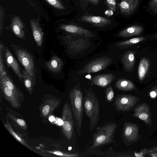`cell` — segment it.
Segmentation results:
<instances>
[{
    "label": "cell",
    "mask_w": 157,
    "mask_h": 157,
    "mask_svg": "<svg viewBox=\"0 0 157 157\" xmlns=\"http://www.w3.org/2000/svg\"><path fill=\"white\" fill-rule=\"evenodd\" d=\"M60 28L62 29L73 34L82 35L89 37L94 36L90 31L73 25H62Z\"/></svg>",
    "instance_id": "14"
},
{
    "label": "cell",
    "mask_w": 157,
    "mask_h": 157,
    "mask_svg": "<svg viewBox=\"0 0 157 157\" xmlns=\"http://www.w3.org/2000/svg\"><path fill=\"white\" fill-rule=\"evenodd\" d=\"M0 35H1L3 29V20L4 17V11L3 8L0 6Z\"/></svg>",
    "instance_id": "37"
},
{
    "label": "cell",
    "mask_w": 157,
    "mask_h": 157,
    "mask_svg": "<svg viewBox=\"0 0 157 157\" xmlns=\"http://www.w3.org/2000/svg\"><path fill=\"white\" fill-rule=\"evenodd\" d=\"M112 62V59L103 56L92 61L78 71L79 75L96 73L102 70L109 66Z\"/></svg>",
    "instance_id": "7"
},
{
    "label": "cell",
    "mask_w": 157,
    "mask_h": 157,
    "mask_svg": "<svg viewBox=\"0 0 157 157\" xmlns=\"http://www.w3.org/2000/svg\"><path fill=\"white\" fill-rule=\"evenodd\" d=\"M154 37L155 38H157V34L155 35Z\"/></svg>",
    "instance_id": "41"
},
{
    "label": "cell",
    "mask_w": 157,
    "mask_h": 157,
    "mask_svg": "<svg viewBox=\"0 0 157 157\" xmlns=\"http://www.w3.org/2000/svg\"><path fill=\"white\" fill-rule=\"evenodd\" d=\"M46 151L58 156L66 157H75L78 156V154L77 153H68L59 151Z\"/></svg>",
    "instance_id": "30"
},
{
    "label": "cell",
    "mask_w": 157,
    "mask_h": 157,
    "mask_svg": "<svg viewBox=\"0 0 157 157\" xmlns=\"http://www.w3.org/2000/svg\"><path fill=\"white\" fill-rule=\"evenodd\" d=\"M30 24L34 40L37 45L40 47L42 44L44 33L37 21L31 19Z\"/></svg>",
    "instance_id": "18"
},
{
    "label": "cell",
    "mask_w": 157,
    "mask_h": 157,
    "mask_svg": "<svg viewBox=\"0 0 157 157\" xmlns=\"http://www.w3.org/2000/svg\"><path fill=\"white\" fill-rule=\"evenodd\" d=\"M115 78L112 74H103L96 76L92 79V82L94 85L104 87L109 85Z\"/></svg>",
    "instance_id": "20"
},
{
    "label": "cell",
    "mask_w": 157,
    "mask_h": 157,
    "mask_svg": "<svg viewBox=\"0 0 157 157\" xmlns=\"http://www.w3.org/2000/svg\"><path fill=\"white\" fill-rule=\"evenodd\" d=\"M147 154L150 155L151 157H157V146L147 149Z\"/></svg>",
    "instance_id": "35"
},
{
    "label": "cell",
    "mask_w": 157,
    "mask_h": 157,
    "mask_svg": "<svg viewBox=\"0 0 157 157\" xmlns=\"http://www.w3.org/2000/svg\"><path fill=\"white\" fill-rule=\"evenodd\" d=\"M83 93L81 90L76 88L72 89L68 95L76 131L79 137L81 134L83 116Z\"/></svg>",
    "instance_id": "2"
},
{
    "label": "cell",
    "mask_w": 157,
    "mask_h": 157,
    "mask_svg": "<svg viewBox=\"0 0 157 157\" xmlns=\"http://www.w3.org/2000/svg\"><path fill=\"white\" fill-rule=\"evenodd\" d=\"M6 117L7 119L9 120L11 124L14 126L18 127L24 130L27 129V126L26 122L22 118L16 116L10 112L7 113Z\"/></svg>",
    "instance_id": "25"
},
{
    "label": "cell",
    "mask_w": 157,
    "mask_h": 157,
    "mask_svg": "<svg viewBox=\"0 0 157 157\" xmlns=\"http://www.w3.org/2000/svg\"><path fill=\"white\" fill-rule=\"evenodd\" d=\"M144 30L143 27L138 25H133L126 28L121 31L118 36L122 37H127L140 35Z\"/></svg>",
    "instance_id": "21"
},
{
    "label": "cell",
    "mask_w": 157,
    "mask_h": 157,
    "mask_svg": "<svg viewBox=\"0 0 157 157\" xmlns=\"http://www.w3.org/2000/svg\"><path fill=\"white\" fill-rule=\"evenodd\" d=\"M139 0H121L118 4L121 12L124 15L132 13L137 8Z\"/></svg>",
    "instance_id": "17"
},
{
    "label": "cell",
    "mask_w": 157,
    "mask_h": 157,
    "mask_svg": "<svg viewBox=\"0 0 157 157\" xmlns=\"http://www.w3.org/2000/svg\"><path fill=\"white\" fill-rule=\"evenodd\" d=\"M63 121L62 128V132L67 139L71 140L74 132V118L71 107L68 101H66L63 107L62 113Z\"/></svg>",
    "instance_id": "6"
},
{
    "label": "cell",
    "mask_w": 157,
    "mask_h": 157,
    "mask_svg": "<svg viewBox=\"0 0 157 157\" xmlns=\"http://www.w3.org/2000/svg\"><path fill=\"white\" fill-rule=\"evenodd\" d=\"M132 115L144 121L147 125L151 127L152 124L151 112L149 106L146 103H144L134 110Z\"/></svg>",
    "instance_id": "11"
},
{
    "label": "cell",
    "mask_w": 157,
    "mask_h": 157,
    "mask_svg": "<svg viewBox=\"0 0 157 157\" xmlns=\"http://www.w3.org/2000/svg\"><path fill=\"white\" fill-rule=\"evenodd\" d=\"M11 27L12 32L17 37L22 39H25L24 25L18 17L15 16L13 18L11 22Z\"/></svg>",
    "instance_id": "19"
},
{
    "label": "cell",
    "mask_w": 157,
    "mask_h": 157,
    "mask_svg": "<svg viewBox=\"0 0 157 157\" xmlns=\"http://www.w3.org/2000/svg\"><path fill=\"white\" fill-rule=\"evenodd\" d=\"M63 63L62 60L59 57L54 55L49 61L45 63V65L50 71L58 73L61 70Z\"/></svg>",
    "instance_id": "23"
},
{
    "label": "cell",
    "mask_w": 157,
    "mask_h": 157,
    "mask_svg": "<svg viewBox=\"0 0 157 157\" xmlns=\"http://www.w3.org/2000/svg\"><path fill=\"white\" fill-rule=\"evenodd\" d=\"M5 54L7 65L12 68L21 82H22L23 75L21 71L19 64L10 51L6 47L5 49Z\"/></svg>",
    "instance_id": "13"
},
{
    "label": "cell",
    "mask_w": 157,
    "mask_h": 157,
    "mask_svg": "<svg viewBox=\"0 0 157 157\" xmlns=\"http://www.w3.org/2000/svg\"><path fill=\"white\" fill-rule=\"evenodd\" d=\"M115 86L117 89L124 91L132 90L136 89L135 86L132 82L125 79L117 80L115 83Z\"/></svg>",
    "instance_id": "27"
},
{
    "label": "cell",
    "mask_w": 157,
    "mask_h": 157,
    "mask_svg": "<svg viewBox=\"0 0 157 157\" xmlns=\"http://www.w3.org/2000/svg\"><path fill=\"white\" fill-rule=\"evenodd\" d=\"M117 124L109 122L97 127L93 134L92 144L90 149L115 143L114 140Z\"/></svg>",
    "instance_id": "3"
},
{
    "label": "cell",
    "mask_w": 157,
    "mask_h": 157,
    "mask_svg": "<svg viewBox=\"0 0 157 157\" xmlns=\"http://www.w3.org/2000/svg\"><path fill=\"white\" fill-rule=\"evenodd\" d=\"M83 106L86 116L89 121V130L91 132L97 126L99 120V101L94 93L90 90L85 92Z\"/></svg>",
    "instance_id": "1"
},
{
    "label": "cell",
    "mask_w": 157,
    "mask_h": 157,
    "mask_svg": "<svg viewBox=\"0 0 157 157\" xmlns=\"http://www.w3.org/2000/svg\"><path fill=\"white\" fill-rule=\"evenodd\" d=\"M0 87L5 98L10 104L12 107L15 109H20L24 99L9 88L1 80Z\"/></svg>",
    "instance_id": "9"
},
{
    "label": "cell",
    "mask_w": 157,
    "mask_h": 157,
    "mask_svg": "<svg viewBox=\"0 0 157 157\" xmlns=\"http://www.w3.org/2000/svg\"><path fill=\"white\" fill-rule=\"evenodd\" d=\"M60 103V99L55 97L45 100L40 105L39 108L41 117L44 118H48L58 108Z\"/></svg>",
    "instance_id": "10"
},
{
    "label": "cell",
    "mask_w": 157,
    "mask_h": 157,
    "mask_svg": "<svg viewBox=\"0 0 157 157\" xmlns=\"http://www.w3.org/2000/svg\"><path fill=\"white\" fill-rule=\"evenodd\" d=\"M94 5H97L99 2V0H85Z\"/></svg>",
    "instance_id": "40"
},
{
    "label": "cell",
    "mask_w": 157,
    "mask_h": 157,
    "mask_svg": "<svg viewBox=\"0 0 157 157\" xmlns=\"http://www.w3.org/2000/svg\"><path fill=\"white\" fill-rule=\"evenodd\" d=\"M22 74L25 87L29 94L31 95L32 94L33 87V77L30 75L25 70H22Z\"/></svg>",
    "instance_id": "28"
},
{
    "label": "cell",
    "mask_w": 157,
    "mask_h": 157,
    "mask_svg": "<svg viewBox=\"0 0 157 157\" xmlns=\"http://www.w3.org/2000/svg\"><path fill=\"white\" fill-rule=\"evenodd\" d=\"M135 54L134 51H129L125 52L122 55L121 60L126 71L130 72L133 70L135 62Z\"/></svg>",
    "instance_id": "16"
},
{
    "label": "cell",
    "mask_w": 157,
    "mask_h": 157,
    "mask_svg": "<svg viewBox=\"0 0 157 157\" xmlns=\"http://www.w3.org/2000/svg\"><path fill=\"white\" fill-rule=\"evenodd\" d=\"M4 45L0 42V75L2 74L6 71L3 64L2 58V52Z\"/></svg>",
    "instance_id": "33"
},
{
    "label": "cell",
    "mask_w": 157,
    "mask_h": 157,
    "mask_svg": "<svg viewBox=\"0 0 157 157\" xmlns=\"http://www.w3.org/2000/svg\"><path fill=\"white\" fill-rule=\"evenodd\" d=\"M80 20L99 27L104 26L112 23L109 19L100 16H84L80 17Z\"/></svg>",
    "instance_id": "15"
},
{
    "label": "cell",
    "mask_w": 157,
    "mask_h": 157,
    "mask_svg": "<svg viewBox=\"0 0 157 157\" xmlns=\"http://www.w3.org/2000/svg\"><path fill=\"white\" fill-rule=\"evenodd\" d=\"M146 39V38L144 37L133 38L127 40L119 42L116 45V46L121 48H127L140 42L144 41Z\"/></svg>",
    "instance_id": "29"
},
{
    "label": "cell",
    "mask_w": 157,
    "mask_h": 157,
    "mask_svg": "<svg viewBox=\"0 0 157 157\" xmlns=\"http://www.w3.org/2000/svg\"><path fill=\"white\" fill-rule=\"evenodd\" d=\"M89 38L84 36L72 34L65 36L63 39L69 52L75 54L90 47L91 43Z\"/></svg>",
    "instance_id": "4"
},
{
    "label": "cell",
    "mask_w": 157,
    "mask_h": 157,
    "mask_svg": "<svg viewBox=\"0 0 157 157\" xmlns=\"http://www.w3.org/2000/svg\"><path fill=\"white\" fill-rule=\"evenodd\" d=\"M149 8L155 13H157V0H151L149 3Z\"/></svg>",
    "instance_id": "36"
},
{
    "label": "cell",
    "mask_w": 157,
    "mask_h": 157,
    "mask_svg": "<svg viewBox=\"0 0 157 157\" xmlns=\"http://www.w3.org/2000/svg\"><path fill=\"white\" fill-rule=\"evenodd\" d=\"M139 100V98L136 96L131 95H121L116 98L114 102V105L117 111H126L134 106Z\"/></svg>",
    "instance_id": "8"
},
{
    "label": "cell",
    "mask_w": 157,
    "mask_h": 157,
    "mask_svg": "<svg viewBox=\"0 0 157 157\" xmlns=\"http://www.w3.org/2000/svg\"><path fill=\"white\" fill-rule=\"evenodd\" d=\"M150 66V61L147 58L144 57L141 59L138 69V76L140 81H142L144 78Z\"/></svg>",
    "instance_id": "26"
},
{
    "label": "cell",
    "mask_w": 157,
    "mask_h": 157,
    "mask_svg": "<svg viewBox=\"0 0 157 157\" xmlns=\"http://www.w3.org/2000/svg\"><path fill=\"white\" fill-rule=\"evenodd\" d=\"M50 5L54 8L60 10H63L65 7L59 0H45Z\"/></svg>",
    "instance_id": "32"
},
{
    "label": "cell",
    "mask_w": 157,
    "mask_h": 157,
    "mask_svg": "<svg viewBox=\"0 0 157 157\" xmlns=\"http://www.w3.org/2000/svg\"><path fill=\"white\" fill-rule=\"evenodd\" d=\"M11 46L25 70L30 75L33 77L35 67L32 55L26 50L19 46L13 44Z\"/></svg>",
    "instance_id": "5"
},
{
    "label": "cell",
    "mask_w": 157,
    "mask_h": 157,
    "mask_svg": "<svg viewBox=\"0 0 157 157\" xmlns=\"http://www.w3.org/2000/svg\"><path fill=\"white\" fill-rule=\"evenodd\" d=\"M0 80L2 81L9 88L14 91L21 98L24 99L22 92L17 87L8 75L6 71L2 75H0Z\"/></svg>",
    "instance_id": "24"
},
{
    "label": "cell",
    "mask_w": 157,
    "mask_h": 157,
    "mask_svg": "<svg viewBox=\"0 0 157 157\" xmlns=\"http://www.w3.org/2000/svg\"><path fill=\"white\" fill-rule=\"evenodd\" d=\"M6 120L4 126L9 132L19 143L30 150L33 151V148L23 138L22 135L16 132L12 128L9 121L7 119Z\"/></svg>",
    "instance_id": "22"
},
{
    "label": "cell",
    "mask_w": 157,
    "mask_h": 157,
    "mask_svg": "<svg viewBox=\"0 0 157 157\" xmlns=\"http://www.w3.org/2000/svg\"><path fill=\"white\" fill-rule=\"evenodd\" d=\"M139 127L136 124L126 122L124 125L123 136L124 139L129 142L137 140L139 136Z\"/></svg>",
    "instance_id": "12"
},
{
    "label": "cell",
    "mask_w": 157,
    "mask_h": 157,
    "mask_svg": "<svg viewBox=\"0 0 157 157\" xmlns=\"http://www.w3.org/2000/svg\"><path fill=\"white\" fill-rule=\"evenodd\" d=\"M106 3L108 8L112 11L116 10V2L115 0H106Z\"/></svg>",
    "instance_id": "34"
},
{
    "label": "cell",
    "mask_w": 157,
    "mask_h": 157,
    "mask_svg": "<svg viewBox=\"0 0 157 157\" xmlns=\"http://www.w3.org/2000/svg\"><path fill=\"white\" fill-rule=\"evenodd\" d=\"M106 98L109 102L112 101L114 98V92L112 87L109 86L106 89Z\"/></svg>",
    "instance_id": "31"
},
{
    "label": "cell",
    "mask_w": 157,
    "mask_h": 157,
    "mask_svg": "<svg viewBox=\"0 0 157 157\" xmlns=\"http://www.w3.org/2000/svg\"><path fill=\"white\" fill-rule=\"evenodd\" d=\"M147 149L145 148L142 149L139 153L135 152L134 155L136 157H144V155L147 154Z\"/></svg>",
    "instance_id": "38"
},
{
    "label": "cell",
    "mask_w": 157,
    "mask_h": 157,
    "mask_svg": "<svg viewBox=\"0 0 157 157\" xmlns=\"http://www.w3.org/2000/svg\"><path fill=\"white\" fill-rule=\"evenodd\" d=\"M149 95L152 98H155L157 96V88H154L151 91Z\"/></svg>",
    "instance_id": "39"
}]
</instances>
